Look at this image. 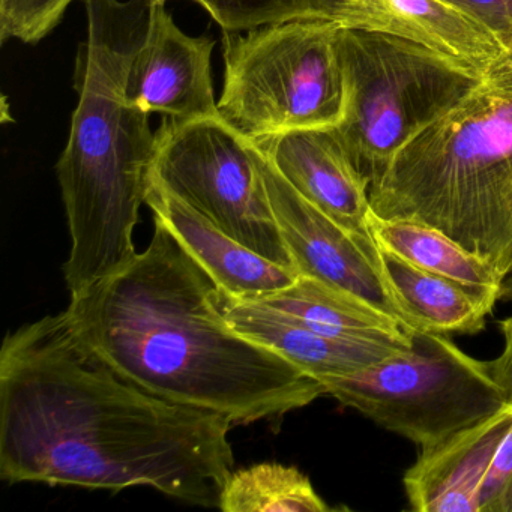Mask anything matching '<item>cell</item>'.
<instances>
[{"mask_svg":"<svg viewBox=\"0 0 512 512\" xmlns=\"http://www.w3.org/2000/svg\"><path fill=\"white\" fill-rule=\"evenodd\" d=\"M232 421L140 388L95 353L67 311L0 350V478L88 490L151 487L220 508Z\"/></svg>","mask_w":512,"mask_h":512,"instance_id":"1","label":"cell"},{"mask_svg":"<svg viewBox=\"0 0 512 512\" xmlns=\"http://www.w3.org/2000/svg\"><path fill=\"white\" fill-rule=\"evenodd\" d=\"M148 248L71 296L79 337L140 388L173 403L251 424L325 395L319 380L230 326L217 284L163 224Z\"/></svg>","mask_w":512,"mask_h":512,"instance_id":"2","label":"cell"},{"mask_svg":"<svg viewBox=\"0 0 512 512\" xmlns=\"http://www.w3.org/2000/svg\"><path fill=\"white\" fill-rule=\"evenodd\" d=\"M88 38L77 59L79 106L58 163L71 250V296L133 262L134 230L157 160L149 113L127 100L131 62L148 32L152 0H85Z\"/></svg>","mask_w":512,"mask_h":512,"instance_id":"3","label":"cell"},{"mask_svg":"<svg viewBox=\"0 0 512 512\" xmlns=\"http://www.w3.org/2000/svg\"><path fill=\"white\" fill-rule=\"evenodd\" d=\"M374 215L434 227L512 269V74L493 70L407 143L370 187Z\"/></svg>","mask_w":512,"mask_h":512,"instance_id":"4","label":"cell"},{"mask_svg":"<svg viewBox=\"0 0 512 512\" xmlns=\"http://www.w3.org/2000/svg\"><path fill=\"white\" fill-rule=\"evenodd\" d=\"M338 52L346 104L334 131L370 187L407 143L469 97L485 77L376 29L343 26Z\"/></svg>","mask_w":512,"mask_h":512,"instance_id":"5","label":"cell"},{"mask_svg":"<svg viewBox=\"0 0 512 512\" xmlns=\"http://www.w3.org/2000/svg\"><path fill=\"white\" fill-rule=\"evenodd\" d=\"M331 20H290L224 38L218 113L250 140L331 128L346 104L338 38Z\"/></svg>","mask_w":512,"mask_h":512,"instance_id":"6","label":"cell"},{"mask_svg":"<svg viewBox=\"0 0 512 512\" xmlns=\"http://www.w3.org/2000/svg\"><path fill=\"white\" fill-rule=\"evenodd\" d=\"M325 395L383 430L422 448L502 409L508 398L488 361H478L433 331L412 334V347L349 376L319 380Z\"/></svg>","mask_w":512,"mask_h":512,"instance_id":"7","label":"cell"},{"mask_svg":"<svg viewBox=\"0 0 512 512\" xmlns=\"http://www.w3.org/2000/svg\"><path fill=\"white\" fill-rule=\"evenodd\" d=\"M157 142L152 178L161 187L254 253L298 272L250 139L218 115L190 121L166 118Z\"/></svg>","mask_w":512,"mask_h":512,"instance_id":"8","label":"cell"},{"mask_svg":"<svg viewBox=\"0 0 512 512\" xmlns=\"http://www.w3.org/2000/svg\"><path fill=\"white\" fill-rule=\"evenodd\" d=\"M251 146L275 220L299 275L347 290L400 320L412 334L419 331L386 278L373 236L352 232L332 220L280 175L256 142L251 140Z\"/></svg>","mask_w":512,"mask_h":512,"instance_id":"9","label":"cell"},{"mask_svg":"<svg viewBox=\"0 0 512 512\" xmlns=\"http://www.w3.org/2000/svg\"><path fill=\"white\" fill-rule=\"evenodd\" d=\"M166 2L152 0L148 32L128 71L127 100L181 121L218 116L211 74L215 41L181 31Z\"/></svg>","mask_w":512,"mask_h":512,"instance_id":"10","label":"cell"},{"mask_svg":"<svg viewBox=\"0 0 512 512\" xmlns=\"http://www.w3.org/2000/svg\"><path fill=\"white\" fill-rule=\"evenodd\" d=\"M280 175L332 220L371 235L370 182L331 128H305L253 140Z\"/></svg>","mask_w":512,"mask_h":512,"instance_id":"11","label":"cell"},{"mask_svg":"<svg viewBox=\"0 0 512 512\" xmlns=\"http://www.w3.org/2000/svg\"><path fill=\"white\" fill-rule=\"evenodd\" d=\"M512 425V401L431 448L403 476L416 512H479L494 452Z\"/></svg>","mask_w":512,"mask_h":512,"instance_id":"12","label":"cell"},{"mask_svg":"<svg viewBox=\"0 0 512 512\" xmlns=\"http://www.w3.org/2000/svg\"><path fill=\"white\" fill-rule=\"evenodd\" d=\"M146 205L154 221L166 226L187 253L208 272L218 289L241 299H257L292 286L298 272L284 268L203 217L152 178Z\"/></svg>","mask_w":512,"mask_h":512,"instance_id":"13","label":"cell"},{"mask_svg":"<svg viewBox=\"0 0 512 512\" xmlns=\"http://www.w3.org/2000/svg\"><path fill=\"white\" fill-rule=\"evenodd\" d=\"M217 302L242 337L274 350L317 380L349 376L407 350L326 337L263 302L235 298L220 289Z\"/></svg>","mask_w":512,"mask_h":512,"instance_id":"14","label":"cell"},{"mask_svg":"<svg viewBox=\"0 0 512 512\" xmlns=\"http://www.w3.org/2000/svg\"><path fill=\"white\" fill-rule=\"evenodd\" d=\"M307 328L338 340L410 349L412 332L386 311L340 287L299 275L292 286L257 298Z\"/></svg>","mask_w":512,"mask_h":512,"instance_id":"15","label":"cell"},{"mask_svg":"<svg viewBox=\"0 0 512 512\" xmlns=\"http://www.w3.org/2000/svg\"><path fill=\"white\" fill-rule=\"evenodd\" d=\"M379 31L415 41L487 74L502 59L499 35L446 0H379Z\"/></svg>","mask_w":512,"mask_h":512,"instance_id":"16","label":"cell"},{"mask_svg":"<svg viewBox=\"0 0 512 512\" xmlns=\"http://www.w3.org/2000/svg\"><path fill=\"white\" fill-rule=\"evenodd\" d=\"M379 248L386 278L419 331L443 335L484 331L487 317L500 301V290L449 280L406 262L380 245Z\"/></svg>","mask_w":512,"mask_h":512,"instance_id":"17","label":"cell"},{"mask_svg":"<svg viewBox=\"0 0 512 512\" xmlns=\"http://www.w3.org/2000/svg\"><path fill=\"white\" fill-rule=\"evenodd\" d=\"M374 241L406 262L449 280L481 289L500 290L503 277L490 262L466 250L440 230L406 220H386L371 211Z\"/></svg>","mask_w":512,"mask_h":512,"instance_id":"18","label":"cell"},{"mask_svg":"<svg viewBox=\"0 0 512 512\" xmlns=\"http://www.w3.org/2000/svg\"><path fill=\"white\" fill-rule=\"evenodd\" d=\"M203 8L227 34L290 20H331L376 31L380 26L377 0H205Z\"/></svg>","mask_w":512,"mask_h":512,"instance_id":"19","label":"cell"},{"mask_svg":"<svg viewBox=\"0 0 512 512\" xmlns=\"http://www.w3.org/2000/svg\"><path fill=\"white\" fill-rule=\"evenodd\" d=\"M224 512H328L331 506L298 467L260 463L236 470L221 493Z\"/></svg>","mask_w":512,"mask_h":512,"instance_id":"20","label":"cell"},{"mask_svg":"<svg viewBox=\"0 0 512 512\" xmlns=\"http://www.w3.org/2000/svg\"><path fill=\"white\" fill-rule=\"evenodd\" d=\"M74 0H0L2 43L37 44L50 34Z\"/></svg>","mask_w":512,"mask_h":512,"instance_id":"21","label":"cell"},{"mask_svg":"<svg viewBox=\"0 0 512 512\" xmlns=\"http://www.w3.org/2000/svg\"><path fill=\"white\" fill-rule=\"evenodd\" d=\"M479 512H512V425L494 452Z\"/></svg>","mask_w":512,"mask_h":512,"instance_id":"22","label":"cell"},{"mask_svg":"<svg viewBox=\"0 0 512 512\" xmlns=\"http://www.w3.org/2000/svg\"><path fill=\"white\" fill-rule=\"evenodd\" d=\"M490 26L499 38L512 29V0H446Z\"/></svg>","mask_w":512,"mask_h":512,"instance_id":"23","label":"cell"},{"mask_svg":"<svg viewBox=\"0 0 512 512\" xmlns=\"http://www.w3.org/2000/svg\"><path fill=\"white\" fill-rule=\"evenodd\" d=\"M500 331L505 338V347L499 358L488 361L491 377L505 392L508 401H512V316L499 322Z\"/></svg>","mask_w":512,"mask_h":512,"instance_id":"24","label":"cell"},{"mask_svg":"<svg viewBox=\"0 0 512 512\" xmlns=\"http://www.w3.org/2000/svg\"><path fill=\"white\" fill-rule=\"evenodd\" d=\"M500 41H502L505 53H503L502 59H500L493 68L512 74V29H509L506 34H503L502 37H500ZM493 68H491V70H493Z\"/></svg>","mask_w":512,"mask_h":512,"instance_id":"25","label":"cell"},{"mask_svg":"<svg viewBox=\"0 0 512 512\" xmlns=\"http://www.w3.org/2000/svg\"><path fill=\"white\" fill-rule=\"evenodd\" d=\"M500 301L512 302V269L500 287Z\"/></svg>","mask_w":512,"mask_h":512,"instance_id":"26","label":"cell"},{"mask_svg":"<svg viewBox=\"0 0 512 512\" xmlns=\"http://www.w3.org/2000/svg\"><path fill=\"white\" fill-rule=\"evenodd\" d=\"M193 2H196V4H199V5H205V0H193Z\"/></svg>","mask_w":512,"mask_h":512,"instance_id":"27","label":"cell"}]
</instances>
